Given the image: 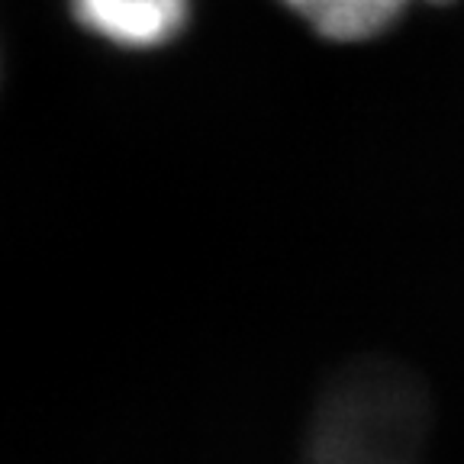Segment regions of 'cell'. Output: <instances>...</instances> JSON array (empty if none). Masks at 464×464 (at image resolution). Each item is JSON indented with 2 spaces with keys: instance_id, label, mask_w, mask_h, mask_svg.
I'll use <instances>...</instances> for the list:
<instances>
[{
  "instance_id": "obj_2",
  "label": "cell",
  "mask_w": 464,
  "mask_h": 464,
  "mask_svg": "<svg viewBox=\"0 0 464 464\" xmlns=\"http://www.w3.org/2000/svg\"><path fill=\"white\" fill-rule=\"evenodd\" d=\"M304 26L335 45H358L384 36L410 0H281ZM445 4V0H429Z\"/></svg>"
},
{
  "instance_id": "obj_1",
  "label": "cell",
  "mask_w": 464,
  "mask_h": 464,
  "mask_svg": "<svg viewBox=\"0 0 464 464\" xmlns=\"http://www.w3.org/2000/svg\"><path fill=\"white\" fill-rule=\"evenodd\" d=\"M190 0H72L87 33L116 49H161L188 23Z\"/></svg>"
}]
</instances>
